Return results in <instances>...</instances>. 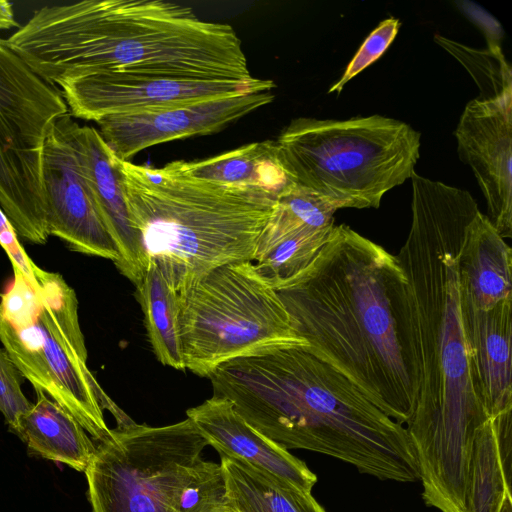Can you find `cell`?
Returning <instances> with one entry per match:
<instances>
[{"label": "cell", "mask_w": 512, "mask_h": 512, "mask_svg": "<svg viewBox=\"0 0 512 512\" xmlns=\"http://www.w3.org/2000/svg\"><path fill=\"white\" fill-rule=\"evenodd\" d=\"M272 80H212L153 73L110 72L61 85L71 116L98 120L158 111L221 97L271 91Z\"/></svg>", "instance_id": "8fae6325"}, {"label": "cell", "mask_w": 512, "mask_h": 512, "mask_svg": "<svg viewBox=\"0 0 512 512\" xmlns=\"http://www.w3.org/2000/svg\"><path fill=\"white\" fill-rule=\"evenodd\" d=\"M333 227L306 225L277 202L257 245L253 259L257 271L276 291L280 290L309 266Z\"/></svg>", "instance_id": "d6986e66"}, {"label": "cell", "mask_w": 512, "mask_h": 512, "mask_svg": "<svg viewBox=\"0 0 512 512\" xmlns=\"http://www.w3.org/2000/svg\"><path fill=\"white\" fill-rule=\"evenodd\" d=\"M309 353L406 425L417 393L406 278L396 258L345 224L277 291Z\"/></svg>", "instance_id": "7a4b0ae2"}, {"label": "cell", "mask_w": 512, "mask_h": 512, "mask_svg": "<svg viewBox=\"0 0 512 512\" xmlns=\"http://www.w3.org/2000/svg\"><path fill=\"white\" fill-rule=\"evenodd\" d=\"M457 151L485 197L488 219L502 238L512 236V96L469 101L455 130Z\"/></svg>", "instance_id": "4fadbf2b"}, {"label": "cell", "mask_w": 512, "mask_h": 512, "mask_svg": "<svg viewBox=\"0 0 512 512\" xmlns=\"http://www.w3.org/2000/svg\"><path fill=\"white\" fill-rule=\"evenodd\" d=\"M461 314L472 383L488 418L512 411V299L482 310L461 293Z\"/></svg>", "instance_id": "e0dca14e"}, {"label": "cell", "mask_w": 512, "mask_h": 512, "mask_svg": "<svg viewBox=\"0 0 512 512\" xmlns=\"http://www.w3.org/2000/svg\"><path fill=\"white\" fill-rule=\"evenodd\" d=\"M411 226L396 258L406 278L417 393L406 424L425 504L466 512L474 439L488 419L470 373L458 259L479 211L466 191L413 173Z\"/></svg>", "instance_id": "6da1fadb"}, {"label": "cell", "mask_w": 512, "mask_h": 512, "mask_svg": "<svg viewBox=\"0 0 512 512\" xmlns=\"http://www.w3.org/2000/svg\"><path fill=\"white\" fill-rule=\"evenodd\" d=\"M434 41L471 75L480 91L476 99L491 101L512 96V70L496 41H489L485 49L471 48L441 35H435Z\"/></svg>", "instance_id": "d4e9b609"}, {"label": "cell", "mask_w": 512, "mask_h": 512, "mask_svg": "<svg viewBox=\"0 0 512 512\" xmlns=\"http://www.w3.org/2000/svg\"><path fill=\"white\" fill-rule=\"evenodd\" d=\"M255 430L286 449L324 454L382 481L419 480L405 425L305 348L233 359L209 377Z\"/></svg>", "instance_id": "277c9868"}, {"label": "cell", "mask_w": 512, "mask_h": 512, "mask_svg": "<svg viewBox=\"0 0 512 512\" xmlns=\"http://www.w3.org/2000/svg\"><path fill=\"white\" fill-rule=\"evenodd\" d=\"M185 369L209 377L237 358L307 348L278 292L253 261L226 264L177 288Z\"/></svg>", "instance_id": "9c48e42d"}, {"label": "cell", "mask_w": 512, "mask_h": 512, "mask_svg": "<svg viewBox=\"0 0 512 512\" xmlns=\"http://www.w3.org/2000/svg\"><path fill=\"white\" fill-rule=\"evenodd\" d=\"M6 41L55 88L110 72L253 78L232 26L202 20L189 7L161 0L44 6Z\"/></svg>", "instance_id": "3957f363"}, {"label": "cell", "mask_w": 512, "mask_h": 512, "mask_svg": "<svg viewBox=\"0 0 512 512\" xmlns=\"http://www.w3.org/2000/svg\"><path fill=\"white\" fill-rule=\"evenodd\" d=\"M228 512H327L313 497L237 459L221 456Z\"/></svg>", "instance_id": "7402d4cb"}, {"label": "cell", "mask_w": 512, "mask_h": 512, "mask_svg": "<svg viewBox=\"0 0 512 512\" xmlns=\"http://www.w3.org/2000/svg\"><path fill=\"white\" fill-rule=\"evenodd\" d=\"M21 389V374L4 349H0V412L17 434L21 418L31 408Z\"/></svg>", "instance_id": "4316f807"}, {"label": "cell", "mask_w": 512, "mask_h": 512, "mask_svg": "<svg viewBox=\"0 0 512 512\" xmlns=\"http://www.w3.org/2000/svg\"><path fill=\"white\" fill-rule=\"evenodd\" d=\"M0 245L7 253L13 270H18L22 273L26 281L34 287L37 284L35 277V263L26 254L25 249L21 246L18 240V234L0 207Z\"/></svg>", "instance_id": "83f0119b"}, {"label": "cell", "mask_w": 512, "mask_h": 512, "mask_svg": "<svg viewBox=\"0 0 512 512\" xmlns=\"http://www.w3.org/2000/svg\"><path fill=\"white\" fill-rule=\"evenodd\" d=\"M71 133L98 210L119 253L115 266L136 287L148 258L131 221L115 156L95 128L73 120Z\"/></svg>", "instance_id": "2e32d148"}, {"label": "cell", "mask_w": 512, "mask_h": 512, "mask_svg": "<svg viewBox=\"0 0 512 512\" xmlns=\"http://www.w3.org/2000/svg\"><path fill=\"white\" fill-rule=\"evenodd\" d=\"M271 91L244 93L174 108L121 114L97 121L113 155L123 161L168 141L220 131L274 100Z\"/></svg>", "instance_id": "5bb4252c"}, {"label": "cell", "mask_w": 512, "mask_h": 512, "mask_svg": "<svg viewBox=\"0 0 512 512\" xmlns=\"http://www.w3.org/2000/svg\"><path fill=\"white\" fill-rule=\"evenodd\" d=\"M460 290L482 310L512 299V251L488 217L469 222L458 259Z\"/></svg>", "instance_id": "ac0fdd59"}, {"label": "cell", "mask_w": 512, "mask_h": 512, "mask_svg": "<svg viewBox=\"0 0 512 512\" xmlns=\"http://www.w3.org/2000/svg\"><path fill=\"white\" fill-rule=\"evenodd\" d=\"M136 290L156 358L165 366L185 370L178 294L156 261L148 259L147 268Z\"/></svg>", "instance_id": "603a6c76"}, {"label": "cell", "mask_w": 512, "mask_h": 512, "mask_svg": "<svg viewBox=\"0 0 512 512\" xmlns=\"http://www.w3.org/2000/svg\"><path fill=\"white\" fill-rule=\"evenodd\" d=\"M61 92L0 38V207L18 236L45 244L49 235L41 163L47 133L67 114Z\"/></svg>", "instance_id": "30bf717a"}, {"label": "cell", "mask_w": 512, "mask_h": 512, "mask_svg": "<svg viewBox=\"0 0 512 512\" xmlns=\"http://www.w3.org/2000/svg\"><path fill=\"white\" fill-rule=\"evenodd\" d=\"M14 271L0 295V342L22 377L68 411L94 440L111 433L104 409L117 427L134 421L104 392L87 366V349L76 293L59 273L38 266L32 287Z\"/></svg>", "instance_id": "8992f818"}, {"label": "cell", "mask_w": 512, "mask_h": 512, "mask_svg": "<svg viewBox=\"0 0 512 512\" xmlns=\"http://www.w3.org/2000/svg\"><path fill=\"white\" fill-rule=\"evenodd\" d=\"M511 494V479L506 475L498 445L494 418L478 429L470 460L467 512H499L503 499Z\"/></svg>", "instance_id": "cb8c5ba5"}, {"label": "cell", "mask_w": 512, "mask_h": 512, "mask_svg": "<svg viewBox=\"0 0 512 512\" xmlns=\"http://www.w3.org/2000/svg\"><path fill=\"white\" fill-rule=\"evenodd\" d=\"M180 172L226 185L256 186L279 197L294 181L287 172L276 140L241 146L198 161H173Z\"/></svg>", "instance_id": "44dd1931"}, {"label": "cell", "mask_w": 512, "mask_h": 512, "mask_svg": "<svg viewBox=\"0 0 512 512\" xmlns=\"http://www.w3.org/2000/svg\"><path fill=\"white\" fill-rule=\"evenodd\" d=\"M72 122L68 113L56 119L43 147L41 178L47 229L75 252L117 263L119 253L74 144Z\"/></svg>", "instance_id": "7c38bea8"}, {"label": "cell", "mask_w": 512, "mask_h": 512, "mask_svg": "<svg viewBox=\"0 0 512 512\" xmlns=\"http://www.w3.org/2000/svg\"><path fill=\"white\" fill-rule=\"evenodd\" d=\"M276 142L292 180L337 211L378 208L386 192L411 178L420 133L381 115L346 120L300 117Z\"/></svg>", "instance_id": "ba28073f"}, {"label": "cell", "mask_w": 512, "mask_h": 512, "mask_svg": "<svg viewBox=\"0 0 512 512\" xmlns=\"http://www.w3.org/2000/svg\"><path fill=\"white\" fill-rule=\"evenodd\" d=\"M499 512H512V496L503 499Z\"/></svg>", "instance_id": "f546056e"}, {"label": "cell", "mask_w": 512, "mask_h": 512, "mask_svg": "<svg viewBox=\"0 0 512 512\" xmlns=\"http://www.w3.org/2000/svg\"><path fill=\"white\" fill-rule=\"evenodd\" d=\"M400 25L399 19L394 17L380 22L364 40L357 53L347 65L342 77L332 85L328 92H337L339 94L352 78L376 61L393 42Z\"/></svg>", "instance_id": "484cf974"}, {"label": "cell", "mask_w": 512, "mask_h": 512, "mask_svg": "<svg viewBox=\"0 0 512 512\" xmlns=\"http://www.w3.org/2000/svg\"><path fill=\"white\" fill-rule=\"evenodd\" d=\"M186 415L221 456L247 463L312 494L317 476L306 463L250 426L229 400L213 395L188 409Z\"/></svg>", "instance_id": "9a60e30c"}, {"label": "cell", "mask_w": 512, "mask_h": 512, "mask_svg": "<svg viewBox=\"0 0 512 512\" xmlns=\"http://www.w3.org/2000/svg\"><path fill=\"white\" fill-rule=\"evenodd\" d=\"M186 418L111 429L85 470L92 512H228L220 464Z\"/></svg>", "instance_id": "52a82bcc"}, {"label": "cell", "mask_w": 512, "mask_h": 512, "mask_svg": "<svg viewBox=\"0 0 512 512\" xmlns=\"http://www.w3.org/2000/svg\"><path fill=\"white\" fill-rule=\"evenodd\" d=\"M21 418L17 436L34 453L85 472L96 446L82 425L42 392Z\"/></svg>", "instance_id": "ffe728a7"}, {"label": "cell", "mask_w": 512, "mask_h": 512, "mask_svg": "<svg viewBox=\"0 0 512 512\" xmlns=\"http://www.w3.org/2000/svg\"><path fill=\"white\" fill-rule=\"evenodd\" d=\"M131 221L148 259L177 288L217 267L253 261L278 196L115 157Z\"/></svg>", "instance_id": "5b68a950"}, {"label": "cell", "mask_w": 512, "mask_h": 512, "mask_svg": "<svg viewBox=\"0 0 512 512\" xmlns=\"http://www.w3.org/2000/svg\"><path fill=\"white\" fill-rule=\"evenodd\" d=\"M21 26L15 19L13 6L10 2L0 0V30L11 29Z\"/></svg>", "instance_id": "f1b7e54d"}]
</instances>
